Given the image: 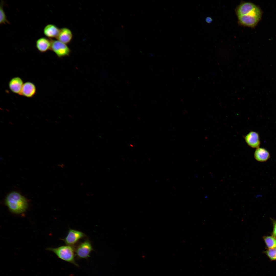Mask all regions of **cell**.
Masks as SVG:
<instances>
[{
    "label": "cell",
    "mask_w": 276,
    "mask_h": 276,
    "mask_svg": "<svg viewBox=\"0 0 276 276\" xmlns=\"http://www.w3.org/2000/svg\"><path fill=\"white\" fill-rule=\"evenodd\" d=\"M236 12L240 23L249 27L255 26L261 17L259 9L250 3H244L241 4L237 7Z\"/></svg>",
    "instance_id": "obj_1"
},
{
    "label": "cell",
    "mask_w": 276,
    "mask_h": 276,
    "mask_svg": "<svg viewBox=\"0 0 276 276\" xmlns=\"http://www.w3.org/2000/svg\"><path fill=\"white\" fill-rule=\"evenodd\" d=\"M5 203L10 211L15 214H20L25 212L28 206L26 198L16 191L12 192L7 195Z\"/></svg>",
    "instance_id": "obj_2"
},
{
    "label": "cell",
    "mask_w": 276,
    "mask_h": 276,
    "mask_svg": "<svg viewBox=\"0 0 276 276\" xmlns=\"http://www.w3.org/2000/svg\"><path fill=\"white\" fill-rule=\"evenodd\" d=\"M46 249L53 252L61 259L77 267H79L76 261L75 248L73 247L67 245L55 248H47Z\"/></svg>",
    "instance_id": "obj_3"
},
{
    "label": "cell",
    "mask_w": 276,
    "mask_h": 276,
    "mask_svg": "<svg viewBox=\"0 0 276 276\" xmlns=\"http://www.w3.org/2000/svg\"><path fill=\"white\" fill-rule=\"evenodd\" d=\"M74 248L75 256L78 260L88 259L94 250L90 242L88 239L80 243Z\"/></svg>",
    "instance_id": "obj_4"
},
{
    "label": "cell",
    "mask_w": 276,
    "mask_h": 276,
    "mask_svg": "<svg viewBox=\"0 0 276 276\" xmlns=\"http://www.w3.org/2000/svg\"><path fill=\"white\" fill-rule=\"evenodd\" d=\"M51 49L58 57L61 58L69 56L71 50L67 45L58 40L51 39Z\"/></svg>",
    "instance_id": "obj_5"
},
{
    "label": "cell",
    "mask_w": 276,
    "mask_h": 276,
    "mask_svg": "<svg viewBox=\"0 0 276 276\" xmlns=\"http://www.w3.org/2000/svg\"><path fill=\"white\" fill-rule=\"evenodd\" d=\"M86 236V235L80 231L70 229L68 231L67 236L65 238L62 239L66 245L73 246L80 239Z\"/></svg>",
    "instance_id": "obj_6"
},
{
    "label": "cell",
    "mask_w": 276,
    "mask_h": 276,
    "mask_svg": "<svg viewBox=\"0 0 276 276\" xmlns=\"http://www.w3.org/2000/svg\"><path fill=\"white\" fill-rule=\"evenodd\" d=\"M244 139L246 143L250 147L256 148L259 147L260 142L259 135L257 132L250 131L245 136Z\"/></svg>",
    "instance_id": "obj_7"
},
{
    "label": "cell",
    "mask_w": 276,
    "mask_h": 276,
    "mask_svg": "<svg viewBox=\"0 0 276 276\" xmlns=\"http://www.w3.org/2000/svg\"><path fill=\"white\" fill-rule=\"evenodd\" d=\"M24 83L22 79L18 76L11 78L9 81L8 86L13 93L20 95Z\"/></svg>",
    "instance_id": "obj_8"
},
{
    "label": "cell",
    "mask_w": 276,
    "mask_h": 276,
    "mask_svg": "<svg viewBox=\"0 0 276 276\" xmlns=\"http://www.w3.org/2000/svg\"><path fill=\"white\" fill-rule=\"evenodd\" d=\"M36 91L35 85L31 82H27L24 83L20 95L31 98L35 95Z\"/></svg>",
    "instance_id": "obj_9"
},
{
    "label": "cell",
    "mask_w": 276,
    "mask_h": 276,
    "mask_svg": "<svg viewBox=\"0 0 276 276\" xmlns=\"http://www.w3.org/2000/svg\"><path fill=\"white\" fill-rule=\"evenodd\" d=\"M73 35L71 30L66 27L60 29L59 33L56 38L57 40L66 44L71 41Z\"/></svg>",
    "instance_id": "obj_10"
},
{
    "label": "cell",
    "mask_w": 276,
    "mask_h": 276,
    "mask_svg": "<svg viewBox=\"0 0 276 276\" xmlns=\"http://www.w3.org/2000/svg\"><path fill=\"white\" fill-rule=\"evenodd\" d=\"M51 39H49L45 37H41L36 41V46L39 51L44 53L51 49Z\"/></svg>",
    "instance_id": "obj_11"
},
{
    "label": "cell",
    "mask_w": 276,
    "mask_h": 276,
    "mask_svg": "<svg viewBox=\"0 0 276 276\" xmlns=\"http://www.w3.org/2000/svg\"><path fill=\"white\" fill-rule=\"evenodd\" d=\"M60 29L55 25L49 24L47 25L43 29V33L47 37L50 39L56 38L58 36Z\"/></svg>",
    "instance_id": "obj_12"
},
{
    "label": "cell",
    "mask_w": 276,
    "mask_h": 276,
    "mask_svg": "<svg viewBox=\"0 0 276 276\" xmlns=\"http://www.w3.org/2000/svg\"><path fill=\"white\" fill-rule=\"evenodd\" d=\"M255 159L260 162L267 161L270 157V154L269 152L266 149L263 148L259 147L256 148L254 154Z\"/></svg>",
    "instance_id": "obj_13"
},
{
    "label": "cell",
    "mask_w": 276,
    "mask_h": 276,
    "mask_svg": "<svg viewBox=\"0 0 276 276\" xmlns=\"http://www.w3.org/2000/svg\"><path fill=\"white\" fill-rule=\"evenodd\" d=\"M266 244L269 249L276 248V239L271 236H267L264 238Z\"/></svg>",
    "instance_id": "obj_14"
},
{
    "label": "cell",
    "mask_w": 276,
    "mask_h": 276,
    "mask_svg": "<svg viewBox=\"0 0 276 276\" xmlns=\"http://www.w3.org/2000/svg\"><path fill=\"white\" fill-rule=\"evenodd\" d=\"M3 2H1L0 8V24H9L7 19L6 16L3 8Z\"/></svg>",
    "instance_id": "obj_15"
},
{
    "label": "cell",
    "mask_w": 276,
    "mask_h": 276,
    "mask_svg": "<svg viewBox=\"0 0 276 276\" xmlns=\"http://www.w3.org/2000/svg\"><path fill=\"white\" fill-rule=\"evenodd\" d=\"M266 254L272 260H276V248L269 249L266 251Z\"/></svg>",
    "instance_id": "obj_16"
},
{
    "label": "cell",
    "mask_w": 276,
    "mask_h": 276,
    "mask_svg": "<svg viewBox=\"0 0 276 276\" xmlns=\"http://www.w3.org/2000/svg\"><path fill=\"white\" fill-rule=\"evenodd\" d=\"M273 235L274 237H276V222L274 223Z\"/></svg>",
    "instance_id": "obj_17"
},
{
    "label": "cell",
    "mask_w": 276,
    "mask_h": 276,
    "mask_svg": "<svg viewBox=\"0 0 276 276\" xmlns=\"http://www.w3.org/2000/svg\"><path fill=\"white\" fill-rule=\"evenodd\" d=\"M206 21L208 23H211L212 21V18L210 17H207L205 19Z\"/></svg>",
    "instance_id": "obj_18"
},
{
    "label": "cell",
    "mask_w": 276,
    "mask_h": 276,
    "mask_svg": "<svg viewBox=\"0 0 276 276\" xmlns=\"http://www.w3.org/2000/svg\"><path fill=\"white\" fill-rule=\"evenodd\" d=\"M70 115H69V116H70ZM72 117V115H71V117Z\"/></svg>",
    "instance_id": "obj_19"
}]
</instances>
